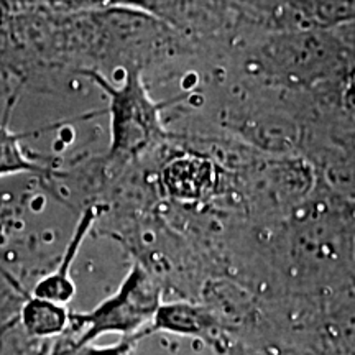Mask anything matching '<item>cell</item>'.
Listing matches in <instances>:
<instances>
[{"mask_svg": "<svg viewBox=\"0 0 355 355\" xmlns=\"http://www.w3.org/2000/svg\"><path fill=\"white\" fill-rule=\"evenodd\" d=\"M78 74L94 83L109 97L110 144L104 159L107 170L123 171L163 140L162 104L150 97L140 68L123 69L119 84L110 83L104 74L92 69H83Z\"/></svg>", "mask_w": 355, "mask_h": 355, "instance_id": "1", "label": "cell"}, {"mask_svg": "<svg viewBox=\"0 0 355 355\" xmlns=\"http://www.w3.org/2000/svg\"><path fill=\"white\" fill-rule=\"evenodd\" d=\"M354 61L334 28L285 30L266 40L260 51L266 76L291 86H313L345 74Z\"/></svg>", "mask_w": 355, "mask_h": 355, "instance_id": "2", "label": "cell"}, {"mask_svg": "<svg viewBox=\"0 0 355 355\" xmlns=\"http://www.w3.org/2000/svg\"><path fill=\"white\" fill-rule=\"evenodd\" d=\"M162 286L141 263H133L119 290L87 313L69 314L76 345H89L105 334L132 337L145 332L162 304Z\"/></svg>", "mask_w": 355, "mask_h": 355, "instance_id": "3", "label": "cell"}, {"mask_svg": "<svg viewBox=\"0 0 355 355\" xmlns=\"http://www.w3.org/2000/svg\"><path fill=\"white\" fill-rule=\"evenodd\" d=\"M99 214L101 212L96 206L84 207L56 265L44 277L40 278L32 288L33 296L53 301V303L58 304H69V301L76 295V285L71 278V270H73L74 260H76L84 241H86L97 219H99Z\"/></svg>", "mask_w": 355, "mask_h": 355, "instance_id": "4", "label": "cell"}, {"mask_svg": "<svg viewBox=\"0 0 355 355\" xmlns=\"http://www.w3.org/2000/svg\"><path fill=\"white\" fill-rule=\"evenodd\" d=\"M275 15L285 30H329L355 21V0H282Z\"/></svg>", "mask_w": 355, "mask_h": 355, "instance_id": "5", "label": "cell"}, {"mask_svg": "<svg viewBox=\"0 0 355 355\" xmlns=\"http://www.w3.org/2000/svg\"><path fill=\"white\" fill-rule=\"evenodd\" d=\"M157 331L171 332V334L191 336L204 339L214 345L219 337V322L209 309L202 306L183 303H162L155 313V316L146 327V336Z\"/></svg>", "mask_w": 355, "mask_h": 355, "instance_id": "6", "label": "cell"}, {"mask_svg": "<svg viewBox=\"0 0 355 355\" xmlns=\"http://www.w3.org/2000/svg\"><path fill=\"white\" fill-rule=\"evenodd\" d=\"M10 115L6 114L0 121V181L17 176L48 178L58 170L56 163L46 157H32L24 146L26 137L42 132L17 133L8 127Z\"/></svg>", "mask_w": 355, "mask_h": 355, "instance_id": "7", "label": "cell"}, {"mask_svg": "<svg viewBox=\"0 0 355 355\" xmlns=\"http://www.w3.org/2000/svg\"><path fill=\"white\" fill-rule=\"evenodd\" d=\"M69 314L68 306L37 298L30 293L21 306L19 319L32 336L55 340L69 329Z\"/></svg>", "mask_w": 355, "mask_h": 355, "instance_id": "8", "label": "cell"}, {"mask_svg": "<svg viewBox=\"0 0 355 355\" xmlns=\"http://www.w3.org/2000/svg\"><path fill=\"white\" fill-rule=\"evenodd\" d=\"M212 168L204 159L183 158L173 162L165 173V183L180 198H198L211 183Z\"/></svg>", "mask_w": 355, "mask_h": 355, "instance_id": "9", "label": "cell"}, {"mask_svg": "<svg viewBox=\"0 0 355 355\" xmlns=\"http://www.w3.org/2000/svg\"><path fill=\"white\" fill-rule=\"evenodd\" d=\"M53 344L55 340L30 334L19 318L0 327V355H50Z\"/></svg>", "mask_w": 355, "mask_h": 355, "instance_id": "10", "label": "cell"}, {"mask_svg": "<svg viewBox=\"0 0 355 355\" xmlns=\"http://www.w3.org/2000/svg\"><path fill=\"white\" fill-rule=\"evenodd\" d=\"M30 291L0 263V327L19 318Z\"/></svg>", "mask_w": 355, "mask_h": 355, "instance_id": "11", "label": "cell"}, {"mask_svg": "<svg viewBox=\"0 0 355 355\" xmlns=\"http://www.w3.org/2000/svg\"><path fill=\"white\" fill-rule=\"evenodd\" d=\"M32 3L35 8H40V10L61 13V15L107 7V0H32Z\"/></svg>", "mask_w": 355, "mask_h": 355, "instance_id": "12", "label": "cell"}, {"mask_svg": "<svg viewBox=\"0 0 355 355\" xmlns=\"http://www.w3.org/2000/svg\"><path fill=\"white\" fill-rule=\"evenodd\" d=\"M146 334L140 332V334L132 337H123L119 344L109 345V347H97L94 344L89 345H79L81 347V355H133V349L135 344L140 339H144Z\"/></svg>", "mask_w": 355, "mask_h": 355, "instance_id": "13", "label": "cell"}, {"mask_svg": "<svg viewBox=\"0 0 355 355\" xmlns=\"http://www.w3.org/2000/svg\"><path fill=\"white\" fill-rule=\"evenodd\" d=\"M343 105L345 114L355 122V61L349 66L344 76V91H343Z\"/></svg>", "mask_w": 355, "mask_h": 355, "instance_id": "14", "label": "cell"}, {"mask_svg": "<svg viewBox=\"0 0 355 355\" xmlns=\"http://www.w3.org/2000/svg\"><path fill=\"white\" fill-rule=\"evenodd\" d=\"M21 92L10 83V79L6 76L2 68H0V104L3 109L15 107L17 101H19Z\"/></svg>", "mask_w": 355, "mask_h": 355, "instance_id": "15", "label": "cell"}, {"mask_svg": "<svg viewBox=\"0 0 355 355\" xmlns=\"http://www.w3.org/2000/svg\"><path fill=\"white\" fill-rule=\"evenodd\" d=\"M50 355H81V347L74 344L69 332H64L63 336L55 339Z\"/></svg>", "mask_w": 355, "mask_h": 355, "instance_id": "16", "label": "cell"}, {"mask_svg": "<svg viewBox=\"0 0 355 355\" xmlns=\"http://www.w3.org/2000/svg\"><path fill=\"white\" fill-rule=\"evenodd\" d=\"M352 257H354V263H355V237H354V245H352Z\"/></svg>", "mask_w": 355, "mask_h": 355, "instance_id": "17", "label": "cell"}]
</instances>
